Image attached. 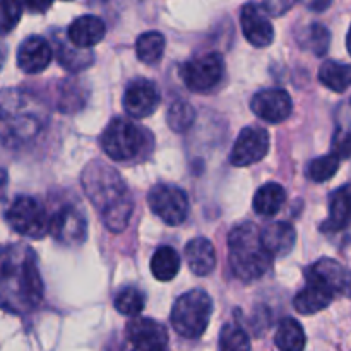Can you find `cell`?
Wrapping results in <instances>:
<instances>
[{"label":"cell","mask_w":351,"mask_h":351,"mask_svg":"<svg viewBox=\"0 0 351 351\" xmlns=\"http://www.w3.org/2000/svg\"><path fill=\"white\" fill-rule=\"evenodd\" d=\"M43 300V281L36 254L14 243L0 249V308L16 315L36 311Z\"/></svg>","instance_id":"6da1fadb"},{"label":"cell","mask_w":351,"mask_h":351,"mask_svg":"<svg viewBox=\"0 0 351 351\" xmlns=\"http://www.w3.org/2000/svg\"><path fill=\"white\" fill-rule=\"evenodd\" d=\"M82 189L112 233H122L134 213V199L119 171L103 161L88 163L81 175Z\"/></svg>","instance_id":"7a4b0ae2"},{"label":"cell","mask_w":351,"mask_h":351,"mask_svg":"<svg viewBox=\"0 0 351 351\" xmlns=\"http://www.w3.org/2000/svg\"><path fill=\"white\" fill-rule=\"evenodd\" d=\"M48 119L41 99L21 89H0V143L7 147H21L36 139Z\"/></svg>","instance_id":"3957f363"},{"label":"cell","mask_w":351,"mask_h":351,"mask_svg":"<svg viewBox=\"0 0 351 351\" xmlns=\"http://www.w3.org/2000/svg\"><path fill=\"white\" fill-rule=\"evenodd\" d=\"M228 261L240 281L252 283L269 271L273 256L261 242V230L254 223L237 225L228 235Z\"/></svg>","instance_id":"277c9868"},{"label":"cell","mask_w":351,"mask_h":351,"mask_svg":"<svg viewBox=\"0 0 351 351\" xmlns=\"http://www.w3.org/2000/svg\"><path fill=\"white\" fill-rule=\"evenodd\" d=\"M213 315V300L204 290L187 291L180 295L171 308V326L187 339H197L204 335Z\"/></svg>","instance_id":"5b68a950"},{"label":"cell","mask_w":351,"mask_h":351,"mask_svg":"<svg viewBox=\"0 0 351 351\" xmlns=\"http://www.w3.org/2000/svg\"><path fill=\"white\" fill-rule=\"evenodd\" d=\"M147 132L127 119H113L101 134L103 151L113 161H132L146 149Z\"/></svg>","instance_id":"8992f818"},{"label":"cell","mask_w":351,"mask_h":351,"mask_svg":"<svg viewBox=\"0 0 351 351\" xmlns=\"http://www.w3.org/2000/svg\"><path fill=\"white\" fill-rule=\"evenodd\" d=\"M7 223L14 232L29 239H43L50 232V218L40 202L29 195H19L7 209Z\"/></svg>","instance_id":"52a82bcc"},{"label":"cell","mask_w":351,"mask_h":351,"mask_svg":"<svg viewBox=\"0 0 351 351\" xmlns=\"http://www.w3.org/2000/svg\"><path fill=\"white\" fill-rule=\"evenodd\" d=\"M225 75V60L218 53L199 55L185 62L180 69L184 84L194 93H206L216 88Z\"/></svg>","instance_id":"ba28073f"},{"label":"cell","mask_w":351,"mask_h":351,"mask_svg":"<svg viewBox=\"0 0 351 351\" xmlns=\"http://www.w3.org/2000/svg\"><path fill=\"white\" fill-rule=\"evenodd\" d=\"M147 204L161 221L170 226H178L187 219L189 199L185 192L175 185H154L147 194Z\"/></svg>","instance_id":"9c48e42d"},{"label":"cell","mask_w":351,"mask_h":351,"mask_svg":"<svg viewBox=\"0 0 351 351\" xmlns=\"http://www.w3.org/2000/svg\"><path fill=\"white\" fill-rule=\"evenodd\" d=\"M51 237L65 247H79L88 239L86 216L74 206H64L50 218Z\"/></svg>","instance_id":"30bf717a"},{"label":"cell","mask_w":351,"mask_h":351,"mask_svg":"<svg viewBox=\"0 0 351 351\" xmlns=\"http://www.w3.org/2000/svg\"><path fill=\"white\" fill-rule=\"evenodd\" d=\"M269 134L263 127H245L233 144L230 163L237 168L259 163L269 153Z\"/></svg>","instance_id":"8fae6325"},{"label":"cell","mask_w":351,"mask_h":351,"mask_svg":"<svg viewBox=\"0 0 351 351\" xmlns=\"http://www.w3.org/2000/svg\"><path fill=\"white\" fill-rule=\"evenodd\" d=\"M307 281L317 283L332 295L351 298V269L335 259H321L307 271Z\"/></svg>","instance_id":"7c38bea8"},{"label":"cell","mask_w":351,"mask_h":351,"mask_svg":"<svg viewBox=\"0 0 351 351\" xmlns=\"http://www.w3.org/2000/svg\"><path fill=\"white\" fill-rule=\"evenodd\" d=\"M127 341L130 348L141 351H167L168 335L160 322L147 317H134L127 322Z\"/></svg>","instance_id":"4fadbf2b"},{"label":"cell","mask_w":351,"mask_h":351,"mask_svg":"<svg viewBox=\"0 0 351 351\" xmlns=\"http://www.w3.org/2000/svg\"><path fill=\"white\" fill-rule=\"evenodd\" d=\"M250 108L264 122L281 123L291 115L293 101L285 89H263L254 95Z\"/></svg>","instance_id":"5bb4252c"},{"label":"cell","mask_w":351,"mask_h":351,"mask_svg":"<svg viewBox=\"0 0 351 351\" xmlns=\"http://www.w3.org/2000/svg\"><path fill=\"white\" fill-rule=\"evenodd\" d=\"M161 103L156 84L146 79H136L123 93V108L134 119H146L153 115Z\"/></svg>","instance_id":"9a60e30c"},{"label":"cell","mask_w":351,"mask_h":351,"mask_svg":"<svg viewBox=\"0 0 351 351\" xmlns=\"http://www.w3.org/2000/svg\"><path fill=\"white\" fill-rule=\"evenodd\" d=\"M242 33L250 45L257 48L269 47L274 40V27L259 3H247L240 14Z\"/></svg>","instance_id":"2e32d148"},{"label":"cell","mask_w":351,"mask_h":351,"mask_svg":"<svg viewBox=\"0 0 351 351\" xmlns=\"http://www.w3.org/2000/svg\"><path fill=\"white\" fill-rule=\"evenodd\" d=\"M53 50L50 43L41 36H29L21 43L17 50V65L26 74H38L50 65Z\"/></svg>","instance_id":"e0dca14e"},{"label":"cell","mask_w":351,"mask_h":351,"mask_svg":"<svg viewBox=\"0 0 351 351\" xmlns=\"http://www.w3.org/2000/svg\"><path fill=\"white\" fill-rule=\"evenodd\" d=\"M106 26L98 16H86L77 17L67 29V40L77 50H88L95 47L105 38Z\"/></svg>","instance_id":"ac0fdd59"},{"label":"cell","mask_w":351,"mask_h":351,"mask_svg":"<svg viewBox=\"0 0 351 351\" xmlns=\"http://www.w3.org/2000/svg\"><path fill=\"white\" fill-rule=\"evenodd\" d=\"M261 242L271 256L283 257L293 250L297 243V232L290 223L273 221L261 230Z\"/></svg>","instance_id":"d6986e66"},{"label":"cell","mask_w":351,"mask_h":351,"mask_svg":"<svg viewBox=\"0 0 351 351\" xmlns=\"http://www.w3.org/2000/svg\"><path fill=\"white\" fill-rule=\"evenodd\" d=\"M351 221V184L336 189L329 195V218L321 226L322 232L336 233L345 230Z\"/></svg>","instance_id":"ffe728a7"},{"label":"cell","mask_w":351,"mask_h":351,"mask_svg":"<svg viewBox=\"0 0 351 351\" xmlns=\"http://www.w3.org/2000/svg\"><path fill=\"white\" fill-rule=\"evenodd\" d=\"M185 257H187L189 267L197 276H208L216 269V252L213 243L204 237H195L185 245Z\"/></svg>","instance_id":"44dd1931"},{"label":"cell","mask_w":351,"mask_h":351,"mask_svg":"<svg viewBox=\"0 0 351 351\" xmlns=\"http://www.w3.org/2000/svg\"><path fill=\"white\" fill-rule=\"evenodd\" d=\"M332 298H335V295L326 290L324 287L307 281V287L295 297L293 307L298 314L312 315L328 308L331 305Z\"/></svg>","instance_id":"7402d4cb"},{"label":"cell","mask_w":351,"mask_h":351,"mask_svg":"<svg viewBox=\"0 0 351 351\" xmlns=\"http://www.w3.org/2000/svg\"><path fill=\"white\" fill-rule=\"evenodd\" d=\"M285 201H287V192H285L283 185L276 184V182H269V184H264L263 187L257 189L252 206L257 215L264 216V218H271V216L280 213Z\"/></svg>","instance_id":"603a6c76"},{"label":"cell","mask_w":351,"mask_h":351,"mask_svg":"<svg viewBox=\"0 0 351 351\" xmlns=\"http://www.w3.org/2000/svg\"><path fill=\"white\" fill-rule=\"evenodd\" d=\"M178 271H180V256L173 247H160L151 257V273L158 281H171Z\"/></svg>","instance_id":"cb8c5ba5"},{"label":"cell","mask_w":351,"mask_h":351,"mask_svg":"<svg viewBox=\"0 0 351 351\" xmlns=\"http://www.w3.org/2000/svg\"><path fill=\"white\" fill-rule=\"evenodd\" d=\"M319 81L335 93H345L351 88V65L328 60L319 69Z\"/></svg>","instance_id":"d4e9b609"},{"label":"cell","mask_w":351,"mask_h":351,"mask_svg":"<svg viewBox=\"0 0 351 351\" xmlns=\"http://www.w3.org/2000/svg\"><path fill=\"white\" fill-rule=\"evenodd\" d=\"M274 341L281 351H304L307 338H305V331L300 322L287 317L278 326Z\"/></svg>","instance_id":"484cf974"},{"label":"cell","mask_w":351,"mask_h":351,"mask_svg":"<svg viewBox=\"0 0 351 351\" xmlns=\"http://www.w3.org/2000/svg\"><path fill=\"white\" fill-rule=\"evenodd\" d=\"M136 53L143 64H158L165 53V36L158 31L143 33L136 41Z\"/></svg>","instance_id":"4316f807"},{"label":"cell","mask_w":351,"mask_h":351,"mask_svg":"<svg viewBox=\"0 0 351 351\" xmlns=\"http://www.w3.org/2000/svg\"><path fill=\"white\" fill-rule=\"evenodd\" d=\"M195 120V110L189 101L178 99V101L171 103L170 108L167 112V122L171 130L175 132H185L192 127Z\"/></svg>","instance_id":"83f0119b"},{"label":"cell","mask_w":351,"mask_h":351,"mask_svg":"<svg viewBox=\"0 0 351 351\" xmlns=\"http://www.w3.org/2000/svg\"><path fill=\"white\" fill-rule=\"evenodd\" d=\"M329 41H331V33H329L328 27L321 23H312L308 29L305 31L300 43L314 55L322 57V55L328 53Z\"/></svg>","instance_id":"f1b7e54d"},{"label":"cell","mask_w":351,"mask_h":351,"mask_svg":"<svg viewBox=\"0 0 351 351\" xmlns=\"http://www.w3.org/2000/svg\"><path fill=\"white\" fill-rule=\"evenodd\" d=\"M146 305V297L137 288H125L115 297V308L127 317H139Z\"/></svg>","instance_id":"f546056e"},{"label":"cell","mask_w":351,"mask_h":351,"mask_svg":"<svg viewBox=\"0 0 351 351\" xmlns=\"http://www.w3.org/2000/svg\"><path fill=\"white\" fill-rule=\"evenodd\" d=\"M57 60L69 71H84L86 67L95 62L89 51H81L77 48H71L65 43H57Z\"/></svg>","instance_id":"4dcf8cb0"},{"label":"cell","mask_w":351,"mask_h":351,"mask_svg":"<svg viewBox=\"0 0 351 351\" xmlns=\"http://www.w3.org/2000/svg\"><path fill=\"white\" fill-rule=\"evenodd\" d=\"M339 170V158L335 154H326V156H319L315 160L311 161L307 168V175L311 180L322 184V182H328L338 173Z\"/></svg>","instance_id":"1f68e13d"},{"label":"cell","mask_w":351,"mask_h":351,"mask_svg":"<svg viewBox=\"0 0 351 351\" xmlns=\"http://www.w3.org/2000/svg\"><path fill=\"white\" fill-rule=\"evenodd\" d=\"M219 351H250L249 335L235 324H226L219 335Z\"/></svg>","instance_id":"d6a6232c"},{"label":"cell","mask_w":351,"mask_h":351,"mask_svg":"<svg viewBox=\"0 0 351 351\" xmlns=\"http://www.w3.org/2000/svg\"><path fill=\"white\" fill-rule=\"evenodd\" d=\"M23 14V3L14 0H2L0 2V34H7L17 26Z\"/></svg>","instance_id":"836d02e7"},{"label":"cell","mask_w":351,"mask_h":351,"mask_svg":"<svg viewBox=\"0 0 351 351\" xmlns=\"http://www.w3.org/2000/svg\"><path fill=\"white\" fill-rule=\"evenodd\" d=\"M346 120L350 123L339 122L332 137V154L339 160L351 156V117H346Z\"/></svg>","instance_id":"e575fe53"},{"label":"cell","mask_w":351,"mask_h":351,"mask_svg":"<svg viewBox=\"0 0 351 351\" xmlns=\"http://www.w3.org/2000/svg\"><path fill=\"white\" fill-rule=\"evenodd\" d=\"M295 3L293 2H263L259 3L261 10H263L266 16H283L287 10H290L291 7H293Z\"/></svg>","instance_id":"d590c367"},{"label":"cell","mask_w":351,"mask_h":351,"mask_svg":"<svg viewBox=\"0 0 351 351\" xmlns=\"http://www.w3.org/2000/svg\"><path fill=\"white\" fill-rule=\"evenodd\" d=\"M7 185H9V175H7V171L3 168H0V199L5 197Z\"/></svg>","instance_id":"8d00e7d4"},{"label":"cell","mask_w":351,"mask_h":351,"mask_svg":"<svg viewBox=\"0 0 351 351\" xmlns=\"http://www.w3.org/2000/svg\"><path fill=\"white\" fill-rule=\"evenodd\" d=\"M7 53H9V48H7L5 41L0 40V69L3 67V64H5L7 60Z\"/></svg>","instance_id":"74e56055"},{"label":"cell","mask_w":351,"mask_h":351,"mask_svg":"<svg viewBox=\"0 0 351 351\" xmlns=\"http://www.w3.org/2000/svg\"><path fill=\"white\" fill-rule=\"evenodd\" d=\"M51 3L50 2H45V3H27L31 10H40V12H45L47 9H50Z\"/></svg>","instance_id":"f35d334b"},{"label":"cell","mask_w":351,"mask_h":351,"mask_svg":"<svg viewBox=\"0 0 351 351\" xmlns=\"http://www.w3.org/2000/svg\"><path fill=\"white\" fill-rule=\"evenodd\" d=\"M346 47H348V51H350V55H351V27H350V31H348V36H346Z\"/></svg>","instance_id":"ab89813d"},{"label":"cell","mask_w":351,"mask_h":351,"mask_svg":"<svg viewBox=\"0 0 351 351\" xmlns=\"http://www.w3.org/2000/svg\"><path fill=\"white\" fill-rule=\"evenodd\" d=\"M129 351H141V350H134V348H130Z\"/></svg>","instance_id":"60d3db41"},{"label":"cell","mask_w":351,"mask_h":351,"mask_svg":"<svg viewBox=\"0 0 351 351\" xmlns=\"http://www.w3.org/2000/svg\"><path fill=\"white\" fill-rule=\"evenodd\" d=\"M350 105H351V101H350Z\"/></svg>","instance_id":"b9f144b4"}]
</instances>
